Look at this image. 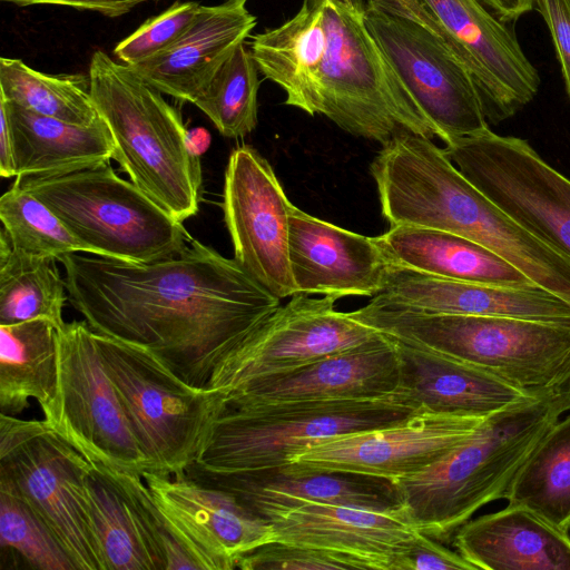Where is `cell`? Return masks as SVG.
<instances>
[{
  "label": "cell",
  "mask_w": 570,
  "mask_h": 570,
  "mask_svg": "<svg viewBox=\"0 0 570 570\" xmlns=\"http://www.w3.org/2000/svg\"><path fill=\"white\" fill-rule=\"evenodd\" d=\"M336 298L297 293L277 306L214 371L207 389L226 395L252 382L293 372L382 334L335 309Z\"/></svg>",
  "instance_id": "13"
},
{
  "label": "cell",
  "mask_w": 570,
  "mask_h": 570,
  "mask_svg": "<svg viewBox=\"0 0 570 570\" xmlns=\"http://www.w3.org/2000/svg\"><path fill=\"white\" fill-rule=\"evenodd\" d=\"M390 570H476L459 552L417 531L391 558Z\"/></svg>",
  "instance_id": "40"
},
{
  "label": "cell",
  "mask_w": 570,
  "mask_h": 570,
  "mask_svg": "<svg viewBox=\"0 0 570 570\" xmlns=\"http://www.w3.org/2000/svg\"><path fill=\"white\" fill-rule=\"evenodd\" d=\"M18 6L62 4L77 9L91 10L115 18L131 11L140 3L150 0H2Z\"/></svg>",
  "instance_id": "42"
},
{
  "label": "cell",
  "mask_w": 570,
  "mask_h": 570,
  "mask_svg": "<svg viewBox=\"0 0 570 570\" xmlns=\"http://www.w3.org/2000/svg\"><path fill=\"white\" fill-rule=\"evenodd\" d=\"M242 570H328L373 569L360 558L323 549L269 542L244 556L238 564Z\"/></svg>",
  "instance_id": "39"
},
{
  "label": "cell",
  "mask_w": 570,
  "mask_h": 570,
  "mask_svg": "<svg viewBox=\"0 0 570 570\" xmlns=\"http://www.w3.org/2000/svg\"><path fill=\"white\" fill-rule=\"evenodd\" d=\"M200 7L195 1L175 2L121 40L114 49L115 56L122 63L134 66L158 55L188 29Z\"/></svg>",
  "instance_id": "38"
},
{
  "label": "cell",
  "mask_w": 570,
  "mask_h": 570,
  "mask_svg": "<svg viewBox=\"0 0 570 570\" xmlns=\"http://www.w3.org/2000/svg\"><path fill=\"white\" fill-rule=\"evenodd\" d=\"M90 463L83 489L107 570H167L129 493L107 465Z\"/></svg>",
  "instance_id": "31"
},
{
  "label": "cell",
  "mask_w": 570,
  "mask_h": 570,
  "mask_svg": "<svg viewBox=\"0 0 570 570\" xmlns=\"http://www.w3.org/2000/svg\"><path fill=\"white\" fill-rule=\"evenodd\" d=\"M13 148L16 177L71 173L110 161L115 141L100 117L80 126L30 111L0 97Z\"/></svg>",
  "instance_id": "27"
},
{
  "label": "cell",
  "mask_w": 570,
  "mask_h": 570,
  "mask_svg": "<svg viewBox=\"0 0 570 570\" xmlns=\"http://www.w3.org/2000/svg\"><path fill=\"white\" fill-rule=\"evenodd\" d=\"M370 171L390 227H423L471 239L570 303V258L483 195L432 138L400 130L382 145Z\"/></svg>",
  "instance_id": "2"
},
{
  "label": "cell",
  "mask_w": 570,
  "mask_h": 570,
  "mask_svg": "<svg viewBox=\"0 0 570 570\" xmlns=\"http://www.w3.org/2000/svg\"><path fill=\"white\" fill-rule=\"evenodd\" d=\"M68 299L66 281L55 259L36 257L12 248L0 230V325L46 318L58 330Z\"/></svg>",
  "instance_id": "33"
},
{
  "label": "cell",
  "mask_w": 570,
  "mask_h": 570,
  "mask_svg": "<svg viewBox=\"0 0 570 570\" xmlns=\"http://www.w3.org/2000/svg\"><path fill=\"white\" fill-rule=\"evenodd\" d=\"M50 208L94 255L132 263L170 258L189 234L106 161L85 169L14 180Z\"/></svg>",
  "instance_id": "8"
},
{
  "label": "cell",
  "mask_w": 570,
  "mask_h": 570,
  "mask_svg": "<svg viewBox=\"0 0 570 570\" xmlns=\"http://www.w3.org/2000/svg\"><path fill=\"white\" fill-rule=\"evenodd\" d=\"M533 9L548 26L570 98V0H533Z\"/></svg>",
  "instance_id": "41"
},
{
  "label": "cell",
  "mask_w": 570,
  "mask_h": 570,
  "mask_svg": "<svg viewBox=\"0 0 570 570\" xmlns=\"http://www.w3.org/2000/svg\"><path fill=\"white\" fill-rule=\"evenodd\" d=\"M379 295L428 313L503 316L570 326V303L538 286L454 281L389 263Z\"/></svg>",
  "instance_id": "22"
},
{
  "label": "cell",
  "mask_w": 570,
  "mask_h": 570,
  "mask_svg": "<svg viewBox=\"0 0 570 570\" xmlns=\"http://www.w3.org/2000/svg\"><path fill=\"white\" fill-rule=\"evenodd\" d=\"M292 207L273 167L254 147L230 153L222 208L234 258L279 299L297 293L288 256Z\"/></svg>",
  "instance_id": "15"
},
{
  "label": "cell",
  "mask_w": 570,
  "mask_h": 570,
  "mask_svg": "<svg viewBox=\"0 0 570 570\" xmlns=\"http://www.w3.org/2000/svg\"><path fill=\"white\" fill-rule=\"evenodd\" d=\"M59 330L46 318L0 325V413L38 402L52 428L59 415Z\"/></svg>",
  "instance_id": "30"
},
{
  "label": "cell",
  "mask_w": 570,
  "mask_h": 570,
  "mask_svg": "<svg viewBox=\"0 0 570 570\" xmlns=\"http://www.w3.org/2000/svg\"><path fill=\"white\" fill-rule=\"evenodd\" d=\"M268 521L277 542L350 554L365 560L373 570H390L394 552L417 532L404 509L312 503Z\"/></svg>",
  "instance_id": "24"
},
{
  "label": "cell",
  "mask_w": 570,
  "mask_h": 570,
  "mask_svg": "<svg viewBox=\"0 0 570 570\" xmlns=\"http://www.w3.org/2000/svg\"><path fill=\"white\" fill-rule=\"evenodd\" d=\"M560 414L546 394L485 417L458 446L395 481L411 524L450 540L483 505L505 499L531 450Z\"/></svg>",
  "instance_id": "3"
},
{
  "label": "cell",
  "mask_w": 570,
  "mask_h": 570,
  "mask_svg": "<svg viewBox=\"0 0 570 570\" xmlns=\"http://www.w3.org/2000/svg\"><path fill=\"white\" fill-rule=\"evenodd\" d=\"M247 1L202 6L195 20L173 45L130 67L161 94L194 104L256 26Z\"/></svg>",
  "instance_id": "23"
},
{
  "label": "cell",
  "mask_w": 570,
  "mask_h": 570,
  "mask_svg": "<svg viewBox=\"0 0 570 570\" xmlns=\"http://www.w3.org/2000/svg\"><path fill=\"white\" fill-rule=\"evenodd\" d=\"M210 140V134L203 127L187 130L188 148L197 157H200L205 151H207Z\"/></svg>",
  "instance_id": "47"
},
{
  "label": "cell",
  "mask_w": 570,
  "mask_h": 570,
  "mask_svg": "<svg viewBox=\"0 0 570 570\" xmlns=\"http://www.w3.org/2000/svg\"><path fill=\"white\" fill-rule=\"evenodd\" d=\"M68 299L97 333L154 353L191 386L277 306L235 258L197 239L170 258L132 263L72 253L59 259Z\"/></svg>",
  "instance_id": "1"
},
{
  "label": "cell",
  "mask_w": 570,
  "mask_h": 570,
  "mask_svg": "<svg viewBox=\"0 0 570 570\" xmlns=\"http://www.w3.org/2000/svg\"><path fill=\"white\" fill-rule=\"evenodd\" d=\"M396 343L385 336L293 372L252 382L226 395V405L285 401L372 400L397 393Z\"/></svg>",
  "instance_id": "20"
},
{
  "label": "cell",
  "mask_w": 570,
  "mask_h": 570,
  "mask_svg": "<svg viewBox=\"0 0 570 570\" xmlns=\"http://www.w3.org/2000/svg\"><path fill=\"white\" fill-rule=\"evenodd\" d=\"M288 256L297 293L336 299L379 295L389 265L374 237L338 227L294 205Z\"/></svg>",
  "instance_id": "21"
},
{
  "label": "cell",
  "mask_w": 570,
  "mask_h": 570,
  "mask_svg": "<svg viewBox=\"0 0 570 570\" xmlns=\"http://www.w3.org/2000/svg\"><path fill=\"white\" fill-rule=\"evenodd\" d=\"M351 317L410 346L480 367L534 395H546L570 352V326L503 316L436 314L380 295Z\"/></svg>",
  "instance_id": "5"
},
{
  "label": "cell",
  "mask_w": 570,
  "mask_h": 570,
  "mask_svg": "<svg viewBox=\"0 0 570 570\" xmlns=\"http://www.w3.org/2000/svg\"><path fill=\"white\" fill-rule=\"evenodd\" d=\"M89 90L115 141V160L137 186L178 222L197 214L202 199L199 157L187 145L179 112L130 66L97 50Z\"/></svg>",
  "instance_id": "4"
},
{
  "label": "cell",
  "mask_w": 570,
  "mask_h": 570,
  "mask_svg": "<svg viewBox=\"0 0 570 570\" xmlns=\"http://www.w3.org/2000/svg\"><path fill=\"white\" fill-rule=\"evenodd\" d=\"M453 542L476 570H570L568 532L519 505L465 522Z\"/></svg>",
  "instance_id": "26"
},
{
  "label": "cell",
  "mask_w": 570,
  "mask_h": 570,
  "mask_svg": "<svg viewBox=\"0 0 570 570\" xmlns=\"http://www.w3.org/2000/svg\"><path fill=\"white\" fill-rule=\"evenodd\" d=\"M0 219L12 248L28 255L59 261L72 253L92 254L50 208L16 181L0 198Z\"/></svg>",
  "instance_id": "37"
},
{
  "label": "cell",
  "mask_w": 570,
  "mask_h": 570,
  "mask_svg": "<svg viewBox=\"0 0 570 570\" xmlns=\"http://www.w3.org/2000/svg\"><path fill=\"white\" fill-rule=\"evenodd\" d=\"M396 10L405 14L406 17L420 22L426 28L433 29L441 33H444L443 29L435 20L433 14L426 9L421 0H385Z\"/></svg>",
  "instance_id": "44"
},
{
  "label": "cell",
  "mask_w": 570,
  "mask_h": 570,
  "mask_svg": "<svg viewBox=\"0 0 570 570\" xmlns=\"http://www.w3.org/2000/svg\"><path fill=\"white\" fill-rule=\"evenodd\" d=\"M547 395L559 414L570 410V352Z\"/></svg>",
  "instance_id": "43"
},
{
  "label": "cell",
  "mask_w": 570,
  "mask_h": 570,
  "mask_svg": "<svg viewBox=\"0 0 570 570\" xmlns=\"http://www.w3.org/2000/svg\"><path fill=\"white\" fill-rule=\"evenodd\" d=\"M1 569L76 570L59 541L4 478H0Z\"/></svg>",
  "instance_id": "35"
},
{
  "label": "cell",
  "mask_w": 570,
  "mask_h": 570,
  "mask_svg": "<svg viewBox=\"0 0 570 570\" xmlns=\"http://www.w3.org/2000/svg\"><path fill=\"white\" fill-rule=\"evenodd\" d=\"M505 499L570 530V415L554 422L515 473Z\"/></svg>",
  "instance_id": "32"
},
{
  "label": "cell",
  "mask_w": 570,
  "mask_h": 570,
  "mask_svg": "<svg viewBox=\"0 0 570 570\" xmlns=\"http://www.w3.org/2000/svg\"><path fill=\"white\" fill-rule=\"evenodd\" d=\"M327 48L324 0H303L277 28L253 37L250 51L259 72L285 92L284 104L320 115L321 67Z\"/></svg>",
  "instance_id": "28"
},
{
  "label": "cell",
  "mask_w": 570,
  "mask_h": 570,
  "mask_svg": "<svg viewBox=\"0 0 570 570\" xmlns=\"http://www.w3.org/2000/svg\"><path fill=\"white\" fill-rule=\"evenodd\" d=\"M324 24L320 115L382 145L400 130L435 137L367 29L364 0H324Z\"/></svg>",
  "instance_id": "9"
},
{
  "label": "cell",
  "mask_w": 570,
  "mask_h": 570,
  "mask_svg": "<svg viewBox=\"0 0 570 570\" xmlns=\"http://www.w3.org/2000/svg\"><path fill=\"white\" fill-rule=\"evenodd\" d=\"M258 67L250 48L238 45L206 90L194 101L227 138H242L257 126Z\"/></svg>",
  "instance_id": "36"
},
{
  "label": "cell",
  "mask_w": 570,
  "mask_h": 570,
  "mask_svg": "<svg viewBox=\"0 0 570 570\" xmlns=\"http://www.w3.org/2000/svg\"><path fill=\"white\" fill-rule=\"evenodd\" d=\"M483 420L422 409L389 426L322 440L304 449L287 465L395 482L441 459L468 439Z\"/></svg>",
  "instance_id": "16"
},
{
  "label": "cell",
  "mask_w": 570,
  "mask_h": 570,
  "mask_svg": "<svg viewBox=\"0 0 570 570\" xmlns=\"http://www.w3.org/2000/svg\"><path fill=\"white\" fill-rule=\"evenodd\" d=\"M443 150L514 222L570 258V179L527 140L487 128L445 144Z\"/></svg>",
  "instance_id": "12"
},
{
  "label": "cell",
  "mask_w": 570,
  "mask_h": 570,
  "mask_svg": "<svg viewBox=\"0 0 570 570\" xmlns=\"http://www.w3.org/2000/svg\"><path fill=\"white\" fill-rule=\"evenodd\" d=\"M422 409L400 393L372 400L226 405L190 465L225 474L274 470L322 440L389 426Z\"/></svg>",
  "instance_id": "6"
},
{
  "label": "cell",
  "mask_w": 570,
  "mask_h": 570,
  "mask_svg": "<svg viewBox=\"0 0 570 570\" xmlns=\"http://www.w3.org/2000/svg\"><path fill=\"white\" fill-rule=\"evenodd\" d=\"M98 350L119 396L148 471L185 474L226 407V393L178 377L145 347L95 332Z\"/></svg>",
  "instance_id": "7"
},
{
  "label": "cell",
  "mask_w": 570,
  "mask_h": 570,
  "mask_svg": "<svg viewBox=\"0 0 570 570\" xmlns=\"http://www.w3.org/2000/svg\"><path fill=\"white\" fill-rule=\"evenodd\" d=\"M374 238L389 263L454 281L537 286L492 250L456 234L400 225Z\"/></svg>",
  "instance_id": "29"
},
{
  "label": "cell",
  "mask_w": 570,
  "mask_h": 570,
  "mask_svg": "<svg viewBox=\"0 0 570 570\" xmlns=\"http://www.w3.org/2000/svg\"><path fill=\"white\" fill-rule=\"evenodd\" d=\"M90 465L46 420L0 413V478L40 517L76 570H107L83 489Z\"/></svg>",
  "instance_id": "10"
},
{
  "label": "cell",
  "mask_w": 570,
  "mask_h": 570,
  "mask_svg": "<svg viewBox=\"0 0 570 570\" xmlns=\"http://www.w3.org/2000/svg\"><path fill=\"white\" fill-rule=\"evenodd\" d=\"M0 175L16 177L13 148L6 114L0 109Z\"/></svg>",
  "instance_id": "46"
},
{
  "label": "cell",
  "mask_w": 570,
  "mask_h": 570,
  "mask_svg": "<svg viewBox=\"0 0 570 570\" xmlns=\"http://www.w3.org/2000/svg\"><path fill=\"white\" fill-rule=\"evenodd\" d=\"M142 478L200 570L236 569L244 556L275 541L271 522L226 491L186 474Z\"/></svg>",
  "instance_id": "18"
},
{
  "label": "cell",
  "mask_w": 570,
  "mask_h": 570,
  "mask_svg": "<svg viewBox=\"0 0 570 570\" xmlns=\"http://www.w3.org/2000/svg\"><path fill=\"white\" fill-rule=\"evenodd\" d=\"M469 68L488 122L514 116L538 94L540 76L507 22L480 0H421Z\"/></svg>",
  "instance_id": "17"
},
{
  "label": "cell",
  "mask_w": 570,
  "mask_h": 570,
  "mask_svg": "<svg viewBox=\"0 0 570 570\" xmlns=\"http://www.w3.org/2000/svg\"><path fill=\"white\" fill-rule=\"evenodd\" d=\"M503 22L518 20L533 9V0H480Z\"/></svg>",
  "instance_id": "45"
},
{
  "label": "cell",
  "mask_w": 570,
  "mask_h": 570,
  "mask_svg": "<svg viewBox=\"0 0 570 570\" xmlns=\"http://www.w3.org/2000/svg\"><path fill=\"white\" fill-rule=\"evenodd\" d=\"M394 342L400 360L397 393L428 411L485 419L542 396L458 358Z\"/></svg>",
  "instance_id": "25"
},
{
  "label": "cell",
  "mask_w": 570,
  "mask_h": 570,
  "mask_svg": "<svg viewBox=\"0 0 570 570\" xmlns=\"http://www.w3.org/2000/svg\"><path fill=\"white\" fill-rule=\"evenodd\" d=\"M372 37L444 144L489 128L481 96L448 38L385 0H364Z\"/></svg>",
  "instance_id": "11"
},
{
  "label": "cell",
  "mask_w": 570,
  "mask_h": 570,
  "mask_svg": "<svg viewBox=\"0 0 570 570\" xmlns=\"http://www.w3.org/2000/svg\"><path fill=\"white\" fill-rule=\"evenodd\" d=\"M59 415L52 430L88 461L148 471L115 386L86 321L59 330Z\"/></svg>",
  "instance_id": "14"
},
{
  "label": "cell",
  "mask_w": 570,
  "mask_h": 570,
  "mask_svg": "<svg viewBox=\"0 0 570 570\" xmlns=\"http://www.w3.org/2000/svg\"><path fill=\"white\" fill-rule=\"evenodd\" d=\"M185 474L226 491L267 521L276 514L312 503L354 505L390 511L403 509L394 481L340 471L283 468L216 473L189 465Z\"/></svg>",
  "instance_id": "19"
},
{
  "label": "cell",
  "mask_w": 570,
  "mask_h": 570,
  "mask_svg": "<svg viewBox=\"0 0 570 570\" xmlns=\"http://www.w3.org/2000/svg\"><path fill=\"white\" fill-rule=\"evenodd\" d=\"M0 97L30 111L80 126L100 118L81 73L48 75L17 58H0Z\"/></svg>",
  "instance_id": "34"
}]
</instances>
